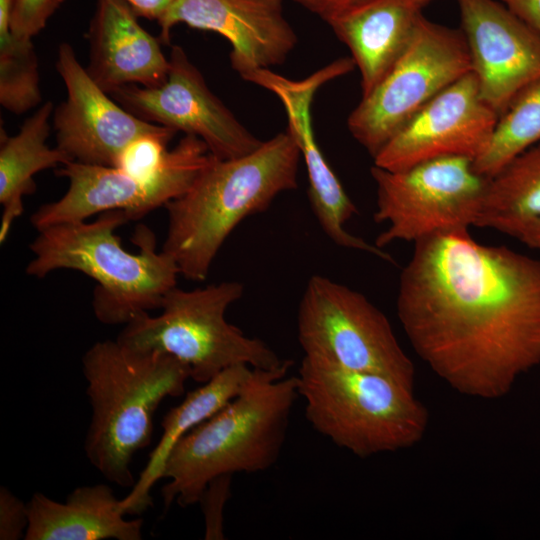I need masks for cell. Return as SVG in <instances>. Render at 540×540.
Returning <instances> with one entry per match:
<instances>
[{
  "label": "cell",
  "mask_w": 540,
  "mask_h": 540,
  "mask_svg": "<svg viewBox=\"0 0 540 540\" xmlns=\"http://www.w3.org/2000/svg\"><path fill=\"white\" fill-rule=\"evenodd\" d=\"M414 244L396 298L411 346L460 394L505 396L540 365V259L468 230Z\"/></svg>",
  "instance_id": "cell-1"
},
{
  "label": "cell",
  "mask_w": 540,
  "mask_h": 540,
  "mask_svg": "<svg viewBox=\"0 0 540 540\" xmlns=\"http://www.w3.org/2000/svg\"><path fill=\"white\" fill-rule=\"evenodd\" d=\"M292 361L277 369L254 368L240 393L194 427L171 451L162 478L163 504L198 503L209 482L223 475L258 473L278 461L299 398Z\"/></svg>",
  "instance_id": "cell-2"
},
{
  "label": "cell",
  "mask_w": 540,
  "mask_h": 540,
  "mask_svg": "<svg viewBox=\"0 0 540 540\" xmlns=\"http://www.w3.org/2000/svg\"><path fill=\"white\" fill-rule=\"evenodd\" d=\"M300 158L287 129L247 155H212L190 188L165 205L168 231L162 251L185 279L204 281L234 228L267 210L279 194L297 188Z\"/></svg>",
  "instance_id": "cell-3"
},
{
  "label": "cell",
  "mask_w": 540,
  "mask_h": 540,
  "mask_svg": "<svg viewBox=\"0 0 540 540\" xmlns=\"http://www.w3.org/2000/svg\"><path fill=\"white\" fill-rule=\"evenodd\" d=\"M82 371L91 407L86 457L108 481L133 487L132 459L149 445L160 403L183 394L190 370L168 353L116 339L94 343L82 357Z\"/></svg>",
  "instance_id": "cell-4"
},
{
  "label": "cell",
  "mask_w": 540,
  "mask_h": 540,
  "mask_svg": "<svg viewBox=\"0 0 540 540\" xmlns=\"http://www.w3.org/2000/svg\"><path fill=\"white\" fill-rule=\"evenodd\" d=\"M130 221L124 211L100 213L93 222H68L38 231L30 244L34 258L26 273L43 278L58 269L80 271L97 282L92 306L96 318L109 325L127 324L136 316L161 308L176 286L179 268L172 257L156 251L154 233L138 225L126 251L114 230Z\"/></svg>",
  "instance_id": "cell-5"
},
{
  "label": "cell",
  "mask_w": 540,
  "mask_h": 540,
  "mask_svg": "<svg viewBox=\"0 0 540 540\" xmlns=\"http://www.w3.org/2000/svg\"><path fill=\"white\" fill-rule=\"evenodd\" d=\"M296 376L312 428L357 457L408 449L426 433V407L390 378L305 355Z\"/></svg>",
  "instance_id": "cell-6"
},
{
  "label": "cell",
  "mask_w": 540,
  "mask_h": 540,
  "mask_svg": "<svg viewBox=\"0 0 540 540\" xmlns=\"http://www.w3.org/2000/svg\"><path fill=\"white\" fill-rule=\"evenodd\" d=\"M244 286L223 281L193 290L175 286L164 297L162 312L142 313L127 324L117 340L140 350L168 353L190 370L191 379L205 383L221 371L246 364L277 369L287 360L262 340L246 336L227 322V308L239 300Z\"/></svg>",
  "instance_id": "cell-7"
},
{
  "label": "cell",
  "mask_w": 540,
  "mask_h": 540,
  "mask_svg": "<svg viewBox=\"0 0 540 540\" xmlns=\"http://www.w3.org/2000/svg\"><path fill=\"white\" fill-rule=\"evenodd\" d=\"M297 335L305 356L414 389V364L385 314L360 292L328 277L309 278L299 303Z\"/></svg>",
  "instance_id": "cell-8"
},
{
  "label": "cell",
  "mask_w": 540,
  "mask_h": 540,
  "mask_svg": "<svg viewBox=\"0 0 540 540\" xmlns=\"http://www.w3.org/2000/svg\"><path fill=\"white\" fill-rule=\"evenodd\" d=\"M470 72L462 30L430 21L421 12L402 54L350 113L348 129L374 157L424 105Z\"/></svg>",
  "instance_id": "cell-9"
},
{
  "label": "cell",
  "mask_w": 540,
  "mask_h": 540,
  "mask_svg": "<svg viewBox=\"0 0 540 540\" xmlns=\"http://www.w3.org/2000/svg\"><path fill=\"white\" fill-rule=\"evenodd\" d=\"M370 173L377 192L374 221L387 224L375 241L381 249L475 226L489 179L474 170L472 159L459 156L400 171L373 165Z\"/></svg>",
  "instance_id": "cell-10"
},
{
  "label": "cell",
  "mask_w": 540,
  "mask_h": 540,
  "mask_svg": "<svg viewBox=\"0 0 540 540\" xmlns=\"http://www.w3.org/2000/svg\"><path fill=\"white\" fill-rule=\"evenodd\" d=\"M212 157L207 145L185 135L169 151L167 163L154 179H135L113 166L69 161L56 174L69 180L62 198L42 205L31 216L37 231L52 225L84 221L111 210L137 220L183 195Z\"/></svg>",
  "instance_id": "cell-11"
},
{
  "label": "cell",
  "mask_w": 540,
  "mask_h": 540,
  "mask_svg": "<svg viewBox=\"0 0 540 540\" xmlns=\"http://www.w3.org/2000/svg\"><path fill=\"white\" fill-rule=\"evenodd\" d=\"M110 96L145 121L200 138L218 159L247 155L263 143L209 89L179 45L172 46L168 77L162 85H125Z\"/></svg>",
  "instance_id": "cell-12"
},
{
  "label": "cell",
  "mask_w": 540,
  "mask_h": 540,
  "mask_svg": "<svg viewBox=\"0 0 540 540\" xmlns=\"http://www.w3.org/2000/svg\"><path fill=\"white\" fill-rule=\"evenodd\" d=\"M354 67L353 59L344 57L302 80L285 78L270 69L253 71L244 80L273 92L282 102L288 119L287 130L305 163L308 199L323 232L340 247L367 252L394 264L389 253L346 230V223L358 214V210L326 161L312 128L311 105L316 91L325 83L349 73Z\"/></svg>",
  "instance_id": "cell-13"
},
{
  "label": "cell",
  "mask_w": 540,
  "mask_h": 540,
  "mask_svg": "<svg viewBox=\"0 0 540 540\" xmlns=\"http://www.w3.org/2000/svg\"><path fill=\"white\" fill-rule=\"evenodd\" d=\"M498 119L470 72L410 118L373 157L374 165L400 171L441 157L475 160L487 147Z\"/></svg>",
  "instance_id": "cell-14"
},
{
  "label": "cell",
  "mask_w": 540,
  "mask_h": 540,
  "mask_svg": "<svg viewBox=\"0 0 540 540\" xmlns=\"http://www.w3.org/2000/svg\"><path fill=\"white\" fill-rule=\"evenodd\" d=\"M56 70L67 92L53 112L56 147L71 161L113 166L131 141L166 128L135 116L109 97L80 64L69 43L59 45Z\"/></svg>",
  "instance_id": "cell-15"
},
{
  "label": "cell",
  "mask_w": 540,
  "mask_h": 540,
  "mask_svg": "<svg viewBox=\"0 0 540 540\" xmlns=\"http://www.w3.org/2000/svg\"><path fill=\"white\" fill-rule=\"evenodd\" d=\"M482 99L499 115L540 78V34L499 0H456Z\"/></svg>",
  "instance_id": "cell-16"
},
{
  "label": "cell",
  "mask_w": 540,
  "mask_h": 540,
  "mask_svg": "<svg viewBox=\"0 0 540 540\" xmlns=\"http://www.w3.org/2000/svg\"><path fill=\"white\" fill-rule=\"evenodd\" d=\"M179 23L226 38L231 67L243 79L284 63L298 42L283 0H174L158 21L159 40L168 45Z\"/></svg>",
  "instance_id": "cell-17"
},
{
  "label": "cell",
  "mask_w": 540,
  "mask_h": 540,
  "mask_svg": "<svg viewBox=\"0 0 540 540\" xmlns=\"http://www.w3.org/2000/svg\"><path fill=\"white\" fill-rule=\"evenodd\" d=\"M90 77L109 95L125 85L154 88L168 77L169 59L125 0H97L88 31Z\"/></svg>",
  "instance_id": "cell-18"
},
{
  "label": "cell",
  "mask_w": 540,
  "mask_h": 540,
  "mask_svg": "<svg viewBox=\"0 0 540 540\" xmlns=\"http://www.w3.org/2000/svg\"><path fill=\"white\" fill-rule=\"evenodd\" d=\"M421 11L404 0H361L326 22L351 51L361 74L362 96L402 54Z\"/></svg>",
  "instance_id": "cell-19"
},
{
  "label": "cell",
  "mask_w": 540,
  "mask_h": 540,
  "mask_svg": "<svg viewBox=\"0 0 540 540\" xmlns=\"http://www.w3.org/2000/svg\"><path fill=\"white\" fill-rule=\"evenodd\" d=\"M106 484L80 486L64 502L36 492L28 503L25 540H140L143 520H128Z\"/></svg>",
  "instance_id": "cell-20"
},
{
  "label": "cell",
  "mask_w": 540,
  "mask_h": 540,
  "mask_svg": "<svg viewBox=\"0 0 540 540\" xmlns=\"http://www.w3.org/2000/svg\"><path fill=\"white\" fill-rule=\"evenodd\" d=\"M254 368L238 364L226 368L171 408L161 422L162 434L131 491L120 501L122 512L139 514L152 505L151 489L162 478L166 461L179 440L235 398L250 380Z\"/></svg>",
  "instance_id": "cell-21"
},
{
  "label": "cell",
  "mask_w": 540,
  "mask_h": 540,
  "mask_svg": "<svg viewBox=\"0 0 540 540\" xmlns=\"http://www.w3.org/2000/svg\"><path fill=\"white\" fill-rule=\"evenodd\" d=\"M54 112L51 101L45 102L22 124L19 132L8 136L1 126L0 202L3 214L0 242L3 243L13 221L23 212L22 198L35 192L33 176L48 168L71 161L59 148H50V118Z\"/></svg>",
  "instance_id": "cell-22"
},
{
  "label": "cell",
  "mask_w": 540,
  "mask_h": 540,
  "mask_svg": "<svg viewBox=\"0 0 540 540\" xmlns=\"http://www.w3.org/2000/svg\"><path fill=\"white\" fill-rule=\"evenodd\" d=\"M540 220V142L510 160L488 179L475 226L515 239Z\"/></svg>",
  "instance_id": "cell-23"
},
{
  "label": "cell",
  "mask_w": 540,
  "mask_h": 540,
  "mask_svg": "<svg viewBox=\"0 0 540 540\" xmlns=\"http://www.w3.org/2000/svg\"><path fill=\"white\" fill-rule=\"evenodd\" d=\"M540 142V78L522 90L499 117L474 170L491 178L515 156Z\"/></svg>",
  "instance_id": "cell-24"
},
{
  "label": "cell",
  "mask_w": 540,
  "mask_h": 540,
  "mask_svg": "<svg viewBox=\"0 0 540 540\" xmlns=\"http://www.w3.org/2000/svg\"><path fill=\"white\" fill-rule=\"evenodd\" d=\"M38 59L31 39L0 28V103L22 114L41 102Z\"/></svg>",
  "instance_id": "cell-25"
},
{
  "label": "cell",
  "mask_w": 540,
  "mask_h": 540,
  "mask_svg": "<svg viewBox=\"0 0 540 540\" xmlns=\"http://www.w3.org/2000/svg\"><path fill=\"white\" fill-rule=\"evenodd\" d=\"M175 134V130L166 127L137 137L120 152L113 167L138 180L156 178L167 163L170 151L167 146Z\"/></svg>",
  "instance_id": "cell-26"
},
{
  "label": "cell",
  "mask_w": 540,
  "mask_h": 540,
  "mask_svg": "<svg viewBox=\"0 0 540 540\" xmlns=\"http://www.w3.org/2000/svg\"><path fill=\"white\" fill-rule=\"evenodd\" d=\"M64 0H12L10 30L16 37L32 39L43 30Z\"/></svg>",
  "instance_id": "cell-27"
},
{
  "label": "cell",
  "mask_w": 540,
  "mask_h": 540,
  "mask_svg": "<svg viewBox=\"0 0 540 540\" xmlns=\"http://www.w3.org/2000/svg\"><path fill=\"white\" fill-rule=\"evenodd\" d=\"M232 475L213 479L207 485L198 503L201 504L205 523L204 538L219 540L224 538L223 511L230 497Z\"/></svg>",
  "instance_id": "cell-28"
},
{
  "label": "cell",
  "mask_w": 540,
  "mask_h": 540,
  "mask_svg": "<svg viewBox=\"0 0 540 540\" xmlns=\"http://www.w3.org/2000/svg\"><path fill=\"white\" fill-rule=\"evenodd\" d=\"M29 523L28 503L5 486L0 487V539L18 540L25 537Z\"/></svg>",
  "instance_id": "cell-29"
},
{
  "label": "cell",
  "mask_w": 540,
  "mask_h": 540,
  "mask_svg": "<svg viewBox=\"0 0 540 540\" xmlns=\"http://www.w3.org/2000/svg\"><path fill=\"white\" fill-rule=\"evenodd\" d=\"M325 22L361 0H293Z\"/></svg>",
  "instance_id": "cell-30"
},
{
  "label": "cell",
  "mask_w": 540,
  "mask_h": 540,
  "mask_svg": "<svg viewBox=\"0 0 540 540\" xmlns=\"http://www.w3.org/2000/svg\"><path fill=\"white\" fill-rule=\"evenodd\" d=\"M540 34V0H499Z\"/></svg>",
  "instance_id": "cell-31"
},
{
  "label": "cell",
  "mask_w": 540,
  "mask_h": 540,
  "mask_svg": "<svg viewBox=\"0 0 540 540\" xmlns=\"http://www.w3.org/2000/svg\"><path fill=\"white\" fill-rule=\"evenodd\" d=\"M138 17L161 19L174 0H125Z\"/></svg>",
  "instance_id": "cell-32"
},
{
  "label": "cell",
  "mask_w": 540,
  "mask_h": 540,
  "mask_svg": "<svg viewBox=\"0 0 540 540\" xmlns=\"http://www.w3.org/2000/svg\"><path fill=\"white\" fill-rule=\"evenodd\" d=\"M517 240L529 248L540 251V220L530 225Z\"/></svg>",
  "instance_id": "cell-33"
},
{
  "label": "cell",
  "mask_w": 540,
  "mask_h": 540,
  "mask_svg": "<svg viewBox=\"0 0 540 540\" xmlns=\"http://www.w3.org/2000/svg\"><path fill=\"white\" fill-rule=\"evenodd\" d=\"M406 3L411 5L412 7L422 10V8L427 5L432 0H404Z\"/></svg>",
  "instance_id": "cell-34"
}]
</instances>
